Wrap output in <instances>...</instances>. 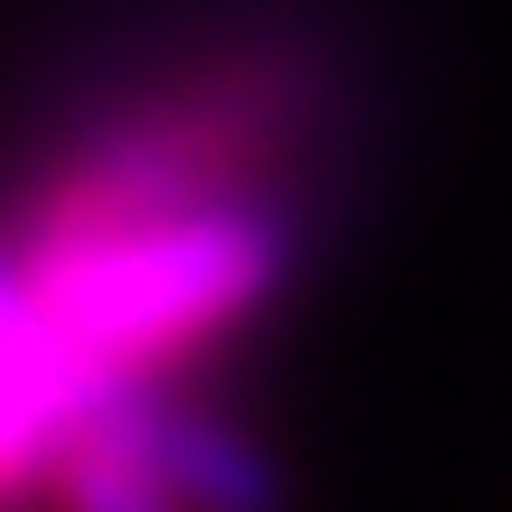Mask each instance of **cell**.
I'll use <instances>...</instances> for the list:
<instances>
[{
	"mask_svg": "<svg viewBox=\"0 0 512 512\" xmlns=\"http://www.w3.org/2000/svg\"><path fill=\"white\" fill-rule=\"evenodd\" d=\"M103 391H122V382H103V373L38 317V298H28L19 261H10V233H0V503L47 485L56 438H66Z\"/></svg>",
	"mask_w": 512,
	"mask_h": 512,
	"instance_id": "cell-2",
	"label": "cell"
},
{
	"mask_svg": "<svg viewBox=\"0 0 512 512\" xmlns=\"http://www.w3.org/2000/svg\"><path fill=\"white\" fill-rule=\"evenodd\" d=\"M56 503H112V512H149V503H270L280 466L261 457L243 429H224L215 410L168 401L159 382H122L56 438L47 485Z\"/></svg>",
	"mask_w": 512,
	"mask_h": 512,
	"instance_id": "cell-1",
	"label": "cell"
}]
</instances>
